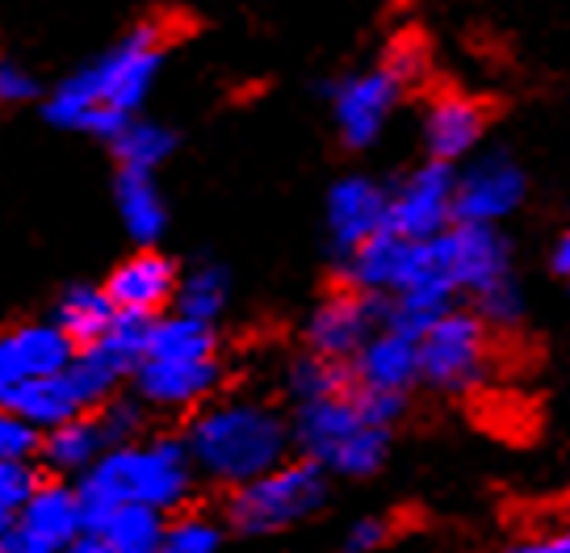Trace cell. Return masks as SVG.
<instances>
[{
    "instance_id": "obj_1",
    "label": "cell",
    "mask_w": 570,
    "mask_h": 553,
    "mask_svg": "<svg viewBox=\"0 0 570 553\" xmlns=\"http://www.w3.org/2000/svg\"><path fill=\"white\" fill-rule=\"evenodd\" d=\"M168 55V30L160 21H147L97 55L89 68L68 76L47 101V118L63 130L80 135H114L118 126L139 118L147 92L156 89V76Z\"/></svg>"
},
{
    "instance_id": "obj_2",
    "label": "cell",
    "mask_w": 570,
    "mask_h": 553,
    "mask_svg": "<svg viewBox=\"0 0 570 553\" xmlns=\"http://www.w3.org/2000/svg\"><path fill=\"white\" fill-rule=\"evenodd\" d=\"M180 445L189 453L194 474L218 486H244L285 462L289 419L265 398H214L189 419Z\"/></svg>"
},
{
    "instance_id": "obj_3",
    "label": "cell",
    "mask_w": 570,
    "mask_h": 553,
    "mask_svg": "<svg viewBox=\"0 0 570 553\" xmlns=\"http://www.w3.org/2000/svg\"><path fill=\"white\" fill-rule=\"evenodd\" d=\"M194 465L180 441L151 436V441H126L106 448L97 462L80 474L76 500L85 520L106 516L114 507H147V512H177L194 495Z\"/></svg>"
},
{
    "instance_id": "obj_4",
    "label": "cell",
    "mask_w": 570,
    "mask_h": 553,
    "mask_svg": "<svg viewBox=\"0 0 570 553\" xmlns=\"http://www.w3.org/2000/svg\"><path fill=\"white\" fill-rule=\"evenodd\" d=\"M289 445L303 448V462L320 465L323 474L370 478L386 465L391 428L365 411L356 391H340L298 403L289 419Z\"/></svg>"
},
{
    "instance_id": "obj_5",
    "label": "cell",
    "mask_w": 570,
    "mask_h": 553,
    "mask_svg": "<svg viewBox=\"0 0 570 553\" xmlns=\"http://www.w3.org/2000/svg\"><path fill=\"white\" fill-rule=\"evenodd\" d=\"M327 503V474L311 462H282L256 474L244 486H232L227 520L239 533H282L298 520L315 516Z\"/></svg>"
},
{
    "instance_id": "obj_6",
    "label": "cell",
    "mask_w": 570,
    "mask_h": 553,
    "mask_svg": "<svg viewBox=\"0 0 570 553\" xmlns=\"http://www.w3.org/2000/svg\"><path fill=\"white\" fill-rule=\"evenodd\" d=\"M420 59L407 51H394L386 63L365 68V72L344 76L332 89V118H336L340 139L348 147H374L386 126H391L394 109L407 92V80L415 76Z\"/></svg>"
},
{
    "instance_id": "obj_7",
    "label": "cell",
    "mask_w": 570,
    "mask_h": 553,
    "mask_svg": "<svg viewBox=\"0 0 570 553\" xmlns=\"http://www.w3.org/2000/svg\"><path fill=\"white\" fill-rule=\"evenodd\" d=\"M415 339H420V382L445 394H470L487 382L491 339H487V323L479 315L449 310Z\"/></svg>"
},
{
    "instance_id": "obj_8",
    "label": "cell",
    "mask_w": 570,
    "mask_h": 553,
    "mask_svg": "<svg viewBox=\"0 0 570 553\" xmlns=\"http://www.w3.org/2000/svg\"><path fill=\"white\" fill-rule=\"evenodd\" d=\"M529 197V180L508 151H487L453 177V223L499 227L517 215Z\"/></svg>"
},
{
    "instance_id": "obj_9",
    "label": "cell",
    "mask_w": 570,
    "mask_h": 553,
    "mask_svg": "<svg viewBox=\"0 0 570 553\" xmlns=\"http://www.w3.org/2000/svg\"><path fill=\"white\" fill-rule=\"evenodd\" d=\"M85 529L76 491L63 482H38L9 524H0V553H68Z\"/></svg>"
},
{
    "instance_id": "obj_10",
    "label": "cell",
    "mask_w": 570,
    "mask_h": 553,
    "mask_svg": "<svg viewBox=\"0 0 570 553\" xmlns=\"http://www.w3.org/2000/svg\"><path fill=\"white\" fill-rule=\"evenodd\" d=\"M453 227V168L428 160L399 180L386 194V231L403 235L411 244L432 239Z\"/></svg>"
},
{
    "instance_id": "obj_11",
    "label": "cell",
    "mask_w": 570,
    "mask_h": 553,
    "mask_svg": "<svg viewBox=\"0 0 570 553\" xmlns=\"http://www.w3.org/2000/svg\"><path fill=\"white\" fill-rule=\"evenodd\" d=\"M135 377V394L139 407L151 411H189L210 403V394L223 382V365L218 357L202 361H177V357H139L130 369Z\"/></svg>"
},
{
    "instance_id": "obj_12",
    "label": "cell",
    "mask_w": 570,
    "mask_h": 553,
    "mask_svg": "<svg viewBox=\"0 0 570 553\" xmlns=\"http://www.w3.org/2000/svg\"><path fill=\"white\" fill-rule=\"evenodd\" d=\"M382 323V310H377V298L370 294H356V289H336L327 294L315 315L306 319V344L315 357L327 361H353L356 348L377 332Z\"/></svg>"
},
{
    "instance_id": "obj_13",
    "label": "cell",
    "mask_w": 570,
    "mask_h": 553,
    "mask_svg": "<svg viewBox=\"0 0 570 553\" xmlns=\"http://www.w3.org/2000/svg\"><path fill=\"white\" fill-rule=\"evenodd\" d=\"M353 377H356V391L407 398V391L420 382V339L382 319L374 336L356 348Z\"/></svg>"
},
{
    "instance_id": "obj_14",
    "label": "cell",
    "mask_w": 570,
    "mask_h": 553,
    "mask_svg": "<svg viewBox=\"0 0 570 553\" xmlns=\"http://www.w3.org/2000/svg\"><path fill=\"white\" fill-rule=\"evenodd\" d=\"M71 357H76V344L55 323H26L4 332L0 336V407L26 382L63 369Z\"/></svg>"
},
{
    "instance_id": "obj_15",
    "label": "cell",
    "mask_w": 570,
    "mask_h": 553,
    "mask_svg": "<svg viewBox=\"0 0 570 553\" xmlns=\"http://www.w3.org/2000/svg\"><path fill=\"white\" fill-rule=\"evenodd\" d=\"M424 147L428 160L453 164L474 156L487 135V106L470 92H436L424 109Z\"/></svg>"
},
{
    "instance_id": "obj_16",
    "label": "cell",
    "mask_w": 570,
    "mask_h": 553,
    "mask_svg": "<svg viewBox=\"0 0 570 553\" xmlns=\"http://www.w3.org/2000/svg\"><path fill=\"white\" fill-rule=\"evenodd\" d=\"M177 289V268L164 260L160 251H135L130 260L109 273L106 298L114 303L118 315H135V319H151L160 306L173 303Z\"/></svg>"
},
{
    "instance_id": "obj_17",
    "label": "cell",
    "mask_w": 570,
    "mask_h": 553,
    "mask_svg": "<svg viewBox=\"0 0 570 553\" xmlns=\"http://www.w3.org/2000/svg\"><path fill=\"white\" fill-rule=\"evenodd\" d=\"M411 260H415V244L394 231H377L374 239H365L361 248L344 251V286L356 294H386L394 298L399 289L407 286Z\"/></svg>"
},
{
    "instance_id": "obj_18",
    "label": "cell",
    "mask_w": 570,
    "mask_h": 553,
    "mask_svg": "<svg viewBox=\"0 0 570 553\" xmlns=\"http://www.w3.org/2000/svg\"><path fill=\"white\" fill-rule=\"evenodd\" d=\"M327 231L340 251H353L386 231V189L370 177H344L327 197Z\"/></svg>"
},
{
    "instance_id": "obj_19",
    "label": "cell",
    "mask_w": 570,
    "mask_h": 553,
    "mask_svg": "<svg viewBox=\"0 0 570 553\" xmlns=\"http://www.w3.org/2000/svg\"><path fill=\"white\" fill-rule=\"evenodd\" d=\"M164 516L147 507H114L106 516L85 520L68 553H156Z\"/></svg>"
},
{
    "instance_id": "obj_20",
    "label": "cell",
    "mask_w": 570,
    "mask_h": 553,
    "mask_svg": "<svg viewBox=\"0 0 570 553\" xmlns=\"http://www.w3.org/2000/svg\"><path fill=\"white\" fill-rule=\"evenodd\" d=\"M38 448H42V462L59 470V474H85L109 445L106 428L97 415H76L59 428H47V436H38Z\"/></svg>"
},
{
    "instance_id": "obj_21",
    "label": "cell",
    "mask_w": 570,
    "mask_h": 553,
    "mask_svg": "<svg viewBox=\"0 0 570 553\" xmlns=\"http://www.w3.org/2000/svg\"><path fill=\"white\" fill-rule=\"evenodd\" d=\"M142 357H177V361L218 357L214 323L189 319V315H160V319H147V332H142Z\"/></svg>"
},
{
    "instance_id": "obj_22",
    "label": "cell",
    "mask_w": 570,
    "mask_h": 553,
    "mask_svg": "<svg viewBox=\"0 0 570 553\" xmlns=\"http://www.w3.org/2000/svg\"><path fill=\"white\" fill-rule=\"evenodd\" d=\"M118 215H122V227L130 231V239L139 244H151L160 239L164 223H168V206H164V194L151 172H126L118 177Z\"/></svg>"
},
{
    "instance_id": "obj_23",
    "label": "cell",
    "mask_w": 570,
    "mask_h": 553,
    "mask_svg": "<svg viewBox=\"0 0 570 553\" xmlns=\"http://www.w3.org/2000/svg\"><path fill=\"white\" fill-rule=\"evenodd\" d=\"M109 144H114V156L122 160L126 172H156L173 156L177 135L168 126L151 122V118H130L109 135Z\"/></svg>"
},
{
    "instance_id": "obj_24",
    "label": "cell",
    "mask_w": 570,
    "mask_h": 553,
    "mask_svg": "<svg viewBox=\"0 0 570 553\" xmlns=\"http://www.w3.org/2000/svg\"><path fill=\"white\" fill-rule=\"evenodd\" d=\"M173 298H177V315L214 323L227 310V303H232V277H227L223 265H210V260H206V265L189 268L185 277H177Z\"/></svg>"
},
{
    "instance_id": "obj_25",
    "label": "cell",
    "mask_w": 570,
    "mask_h": 553,
    "mask_svg": "<svg viewBox=\"0 0 570 553\" xmlns=\"http://www.w3.org/2000/svg\"><path fill=\"white\" fill-rule=\"evenodd\" d=\"M118 319V310L114 303L106 298V289L97 286H76L63 294V303H59V315H55V327L71 339V344H92L97 336H106L109 323Z\"/></svg>"
},
{
    "instance_id": "obj_26",
    "label": "cell",
    "mask_w": 570,
    "mask_h": 553,
    "mask_svg": "<svg viewBox=\"0 0 570 553\" xmlns=\"http://www.w3.org/2000/svg\"><path fill=\"white\" fill-rule=\"evenodd\" d=\"M285 386H289V394H294V403H311V398H327V394L348 391V386H344L340 361L315 357V353H306V357H298L294 365H289Z\"/></svg>"
},
{
    "instance_id": "obj_27",
    "label": "cell",
    "mask_w": 570,
    "mask_h": 553,
    "mask_svg": "<svg viewBox=\"0 0 570 553\" xmlns=\"http://www.w3.org/2000/svg\"><path fill=\"white\" fill-rule=\"evenodd\" d=\"M223 529L210 516H177L160 529L156 553H218Z\"/></svg>"
},
{
    "instance_id": "obj_28",
    "label": "cell",
    "mask_w": 570,
    "mask_h": 553,
    "mask_svg": "<svg viewBox=\"0 0 570 553\" xmlns=\"http://www.w3.org/2000/svg\"><path fill=\"white\" fill-rule=\"evenodd\" d=\"M35 486H38L35 465L0 457V524H9V520L18 516L21 503L35 495Z\"/></svg>"
},
{
    "instance_id": "obj_29",
    "label": "cell",
    "mask_w": 570,
    "mask_h": 553,
    "mask_svg": "<svg viewBox=\"0 0 570 553\" xmlns=\"http://www.w3.org/2000/svg\"><path fill=\"white\" fill-rule=\"evenodd\" d=\"M520 315H524V294H520V286L512 282V277L479 294V319L482 323H491V327H517Z\"/></svg>"
},
{
    "instance_id": "obj_30",
    "label": "cell",
    "mask_w": 570,
    "mask_h": 553,
    "mask_svg": "<svg viewBox=\"0 0 570 553\" xmlns=\"http://www.w3.org/2000/svg\"><path fill=\"white\" fill-rule=\"evenodd\" d=\"M38 453V428H30L21 415L0 407V457L9 462H30Z\"/></svg>"
},
{
    "instance_id": "obj_31",
    "label": "cell",
    "mask_w": 570,
    "mask_h": 553,
    "mask_svg": "<svg viewBox=\"0 0 570 553\" xmlns=\"http://www.w3.org/2000/svg\"><path fill=\"white\" fill-rule=\"evenodd\" d=\"M38 97V80L18 59H0V106H26Z\"/></svg>"
},
{
    "instance_id": "obj_32",
    "label": "cell",
    "mask_w": 570,
    "mask_h": 553,
    "mask_svg": "<svg viewBox=\"0 0 570 553\" xmlns=\"http://www.w3.org/2000/svg\"><path fill=\"white\" fill-rule=\"evenodd\" d=\"M391 541V520H382V516H361L348 529V536H344V550L348 553H374L382 550Z\"/></svg>"
},
{
    "instance_id": "obj_33",
    "label": "cell",
    "mask_w": 570,
    "mask_h": 553,
    "mask_svg": "<svg viewBox=\"0 0 570 553\" xmlns=\"http://www.w3.org/2000/svg\"><path fill=\"white\" fill-rule=\"evenodd\" d=\"M499 553H570V541L562 529H553V533L520 536V541H512L508 550H499Z\"/></svg>"
},
{
    "instance_id": "obj_34",
    "label": "cell",
    "mask_w": 570,
    "mask_h": 553,
    "mask_svg": "<svg viewBox=\"0 0 570 553\" xmlns=\"http://www.w3.org/2000/svg\"><path fill=\"white\" fill-rule=\"evenodd\" d=\"M550 273H553V277H567V273H570V235H567V231H562L558 239H553Z\"/></svg>"
}]
</instances>
